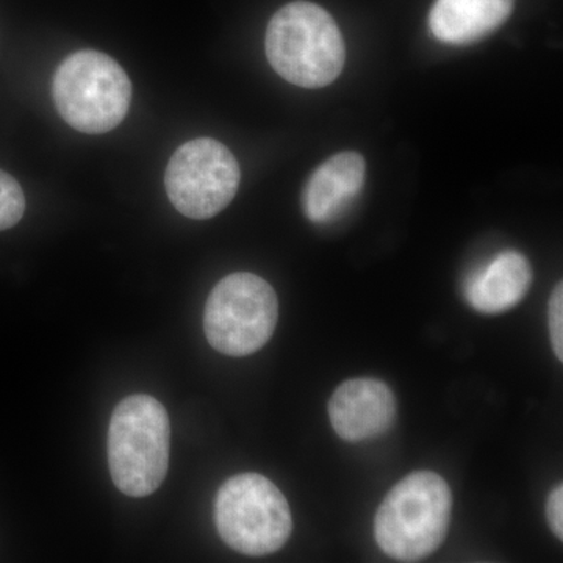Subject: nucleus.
Segmentation results:
<instances>
[{"label": "nucleus", "instance_id": "obj_12", "mask_svg": "<svg viewBox=\"0 0 563 563\" xmlns=\"http://www.w3.org/2000/svg\"><path fill=\"white\" fill-rule=\"evenodd\" d=\"M25 211V196L14 177L0 169V232L13 228Z\"/></svg>", "mask_w": 563, "mask_h": 563}, {"label": "nucleus", "instance_id": "obj_7", "mask_svg": "<svg viewBox=\"0 0 563 563\" xmlns=\"http://www.w3.org/2000/svg\"><path fill=\"white\" fill-rule=\"evenodd\" d=\"M239 162L213 139H196L174 152L165 174L173 206L191 220H209L224 210L239 191Z\"/></svg>", "mask_w": 563, "mask_h": 563}, {"label": "nucleus", "instance_id": "obj_13", "mask_svg": "<svg viewBox=\"0 0 563 563\" xmlns=\"http://www.w3.org/2000/svg\"><path fill=\"white\" fill-rule=\"evenodd\" d=\"M548 318H550V336L553 343L555 357L559 362L563 361V285H555L553 295L550 298L548 307Z\"/></svg>", "mask_w": 563, "mask_h": 563}, {"label": "nucleus", "instance_id": "obj_9", "mask_svg": "<svg viewBox=\"0 0 563 563\" xmlns=\"http://www.w3.org/2000/svg\"><path fill=\"white\" fill-rule=\"evenodd\" d=\"M366 162L358 152H340L314 169L302 192V209L314 224L335 221L361 195Z\"/></svg>", "mask_w": 563, "mask_h": 563}, {"label": "nucleus", "instance_id": "obj_4", "mask_svg": "<svg viewBox=\"0 0 563 563\" xmlns=\"http://www.w3.org/2000/svg\"><path fill=\"white\" fill-rule=\"evenodd\" d=\"M55 107L70 128L106 133L131 107L132 85L120 63L98 51H80L58 66L52 84Z\"/></svg>", "mask_w": 563, "mask_h": 563}, {"label": "nucleus", "instance_id": "obj_10", "mask_svg": "<svg viewBox=\"0 0 563 563\" xmlns=\"http://www.w3.org/2000/svg\"><path fill=\"white\" fill-rule=\"evenodd\" d=\"M531 262L517 251H504L465 282V298L476 312L498 314L514 309L528 295Z\"/></svg>", "mask_w": 563, "mask_h": 563}, {"label": "nucleus", "instance_id": "obj_3", "mask_svg": "<svg viewBox=\"0 0 563 563\" xmlns=\"http://www.w3.org/2000/svg\"><path fill=\"white\" fill-rule=\"evenodd\" d=\"M172 426L165 407L150 395L122 399L111 415L109 466L118 490L133 498L157 492L169 465Z\"/></svg>", "mask_w": 563, "mask_h": 563}, {"label": "nucleus", "instance_id": "obj_2", "mask_svg": "<svg viewBox=\"0 0 563 563\" xmlns=\"http://www.w3.org/2000/svg\"><path fill=\"white\" fill-rule=\"evenodd\" d=\"M453 493L440 474L415 472L385 496L374 520V537L388 558L418 562L439 550L446 537Z\"/></svg>", "mask_w": 563, "mask_h": 563}, {"label": "nucleus", "instance_id": "obj_14", "mask_svg": "<svg viewBox=\"0 0 563 563\" xmlns=\"http://www.w3.org/2000/svg\"><path fill=\"white\" fill-rule=\"evenodd\" d=\"M548 525L559 540L563 539V485H558L547 503Z\"/></svg>", "mask_w": 563, "mask_h": 563}, {"label": "nucleus", "instance_id": "obj_11", "mask_svg": "<svg viewBox=\"0 0 563 563\" xmlns=\"http://www.w3.org/2000/svg\"><path fill=\"white\" fill-rule=\"evenodd\" d=\"M514 5L515 0H435L429 27L440 43L468 46L498 31Z\"/></svg>", "mask_w": 563, "mask_h": 563}, {"label": "nucleus", "instance_id": "obj_6", "mask_svg": "<svg viewBox=\"0 0 563 563\" xmlns=\"http://www.w3.org/2000/svg\"><path fill=\"white\" fill-rule=\"evenodd\" d=\"M279 301L272 285L252 273H233L211 290L203 312L210 346L231 357H246L272 339Z\"/></svg>", "mask_w": 563, "mask_h": 563}, {"label": "nucleus", "instance_id": "obj_1", "mask_svg": "<svg viewBox=\"0 0 563 563\" xmlns=\"http://www.w3.org/2000/svg\"><path fill=\"white\" fill-rule=\"evenodd\" d=\"M266 57L296 87H328L342 74L346 46L335 20L312 2L288 3L268 24Z\"/></svg>", "mask_w": 563, "mask_h": 563}, {"label": "nucleus", "instance_id": "obj_8", "mask_svg": "<svg viewBox=\"0 0 563 563\" xmlns=\"http://www.w3.org/2000/svg\"><path fill=\"white\" fill-rule=\"evenodd\" d=\"M329 418L340 439L365 442L391 428L396 420V398L383 380L369 377L346 380L333 391Z\"/></svg>", "mask_w": 563, "mask_h": 563}, {"label": "nucleus", "instance_id": "obj_5", "mask_svg": "<svg viewBox=\"0 0 563 563\" xmlns=\"http://www.w3.org/2000/svg\"><path fill=\"white\" fill-rule=\"evenodd\" d=\"M214 525L232 550L246 555L273 554L290 539V504L262 474H236L218 490Z\"/></svg>", "mask_w": 563, "mask_h": 563}]
</instances>
